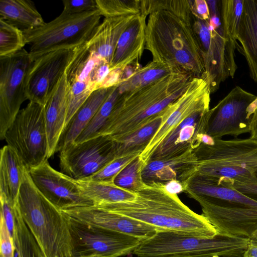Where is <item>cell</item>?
I'll return each mask as SVG.
<instances>
[{
    "mask_svg": "<svg viewBox=\"0 0 257 257\" xmlns=\"http://www.w3.org/2000/svg\"><path fill=\"white\" fill-rule=\"evenodd\" d=\"M145 30V49L170 72L208 78L193 27L189 1H153Z\"/></svg>",
    "mask_w": 257,
    "mask_h": 257,
    "instance_id": "cell-1",
    "label": "cell"
},
{
    "mask_svg": "<svg viewBox=\"0 0 257 257\" xmlns=\"http://www.w3.org/2000/svg\"><path fill=\"white\" fill-rule=\"evenodd\" d=\"M135 192L133 200L96 205L154 226L161 231L201 238H212L217 234L205 217L190 209L177 194L168 192L164 183H145Z\"/></svg>",
    "mask_w": 257,
    "mask_h": 257,
    "instance_id": "cell-2",
    "label": "cell"
},
{
    "mask_svg": "<svg viewBox=\"0 0 257 257\" xmlns=\"http://www.w3.org/2000/svg\"><path fill=\"white\" fill-rule=\"evenodd\" d=\"M192 78L188 74L170 72L119 94L100 136L115 143L122 141L179 98Z\"/></svg>",
    "mask_w": 257,
    "mask_h": 257,
    "instance_id": "cell-3",
    "label": "cell"
},
{
    "mask_svg": "<svg viewBox=\"0 0 257 257\" xmlns=\"http://www.w3.org/2000/svg\"><path fill=\"white\" fill-rule=\"evenodd\" d=\"M16 205L45 257H72L68 220L34 184L29 171Z\"/></svg>",
    "mask_w": 257,
    "mask_h": 257,
    "instance_id": "cell-4",
    "label": "cell"
},
{
    "mask_svg": "<svg viewBox=\"0 0 257 257\" xmlns=\"http://www.w3.org/2000/svg\"><path fill=\"white\" fill-rule=\"evenodd\" d=\"M193 151L198 160L195 174L234 183H257V141L213 139Z\"/></svg>",
    "mask_w": 257,
    "mask_h": 257,
    "instance_id": "cell-5",
    "label": "cell"
},
{
    "mask_svg": "<svg viewBox=\"0 0 257 257\" xmlns=\"http://www.w3.org/2000/svg\"><path fill=\"white\" fill-rule=\"evenodd\" d=\"M249 238L217 234L201 238L172 231H158L143 240L133 253L137 257H177L215 254L242 256Z\"/></svg>",
    "mask_w": 257,
    "mask_h": 257,
    "instance_id": "cell-6",
    "label": "cell"
},
{
    "mask_svg": "<svg viewBox=\"0 0 257 257\" xmlns=\"http://www.w3.org/2000/svg\"><path fill=\"white\" fill-rule=\"evenodd\" d=\"M101 17L98 10L76 14L62 12L41 26L23 31L31 59L33 61L52 51L83 45L100 24Z\"/></svg>",
    "mask_w": 257,
    "mask_h": 257,
    "instance_id": "cell-7",
    "label": "cell"
},
{
    "mask_svg": "<svg viewBox=\"0 0 257 257\" xmlns=\"http://www.w3.org/2000/svg\"><path fill=\"white\" fill-rule=\"evenodd\" d=\"M4 140L29 170L48 158L44 106L29 102L20 110L7 131Z\"/></svg>",
    "mask_w": 257,
    "mask_h": 257,
    "instance_id": "cell-8",
    "label": "cell"
},
{
    "mask_svg": "<svg viewBox=\"0 0 257 257\" xmlns=\"http://www.w3.org/2000/svg\"><path fill=\"white\" fill-rule=\"evenodd\" d=\"M66 216L71 236L72 257L124 256L133 253L143 240Z\"/></svg>",
    "mask_w": 257,
    "mask_h": 257,
    "instance_id": "cell-9",
    "label": "cell"
},
{
    "mask_svg": "<svg viewBox=\"0 0 257 257\" xmlns=\"http://www.w3.org/2000/svg\"><path fill=\"white\" fill-rule=\"evenodd\" d=\"M193 19L212 93L226 79L233 78L237 69L234 52L238 43L224 35L222 25L214 28L209 20L202 21L193 15Z\"/></svg>",
    "mask_w": 257,
    "mask_h": 257,
    "instance_id": "cell-10",
    "label": "cell"
},
{
    "mask_svg": "<svg viewBox=\"0 0 257 257\" xmlns=\"http://www.w3.org/2000/svg\"><path fill=\"white\" fill-rule=\"evenodd\" d=\"M33 61L24 48L16 53L0 57V139L5 134L28 100L26 79Z\"/></svg>",
    "mask_w": 257,
    "mask_h": 257,
    "instance_id": "cell-11",
    "label": "cell"
},
{
    "mask_svg": "<svg viewBox=\"0 0 257 257\" xmlns=\"http://www.w3.org/2000/svg\"><path fill=\"white\" fill-rule=\"evenodd\" d=\"M210 84L207 78H193L181 95L167 107L161 125L139 157L144 166L167 135L192 114L210 109Z\"/></svg>",
    "mask_w": 257,
    "mask_h": 257,
    "instance_id": "cell-12",
    "label": "cell"
},
{
    "mask_svg": "<svg viewBox=\"0 0 257 257\" xmlns=\"http://www.w3.org/2000/svg\"><path fill=\"white\" fill-rule=\"evenodd\" d=\"M256 98L238 86L234 87L210 109L206 134L213 139H220L250 133L253 103Z\"/></svg>",
    "mask_w": 257,
    "mask_h": 257,
    "instance_id": "cell-13",
    "label": "cell"
},
{
    "mask_svg": "<svg viewBox=\"0 0 257 257\" xmlns=\"http://www.w3.org/2000/svg\"><path fill=\"white\" fill-rule=\"evenodd\" d=\"M59 153L61 172L76 180L90 177L116 158L115 142L105 136L74 143Z\"/></svg>",
    "mask_w": 257,
    "mask_h": 257,
    "instance_id": "cell-14",
    "label": "cell"
},
{
    "mask_svg": "<svg viewBox=\"0 0 257 257\" xmlns=\"http://www.w3.org/2000/svg\"><path fill=\"white\" fill-rule=\"evenodd\" d=\"M78 48L52 51L33 61L26 79V92L29 102L45 106Z\"/></svg>",
    "mask_w": 257,
    "mask_h": 257,
    "instance_id": "cell-15",
    "label": "cell"
},
{
    "mask_svg": "<svg viewBox=\"0 0 257 257\" xmlns=\"http://www.w3.org/2000/svg\"><path fill=\"white\" fill-rule=\"evenodd\" d=\"M29 173L39 191L60 210L94 204L83 194L76 180L54 169L48 160Z\"/></svg>",
    "mask_w": 257,
    "mask_h": 257,
    "instance_id": "cell-16",
    "label": "cell"
},
{
    "mask_svg": "<svg viewBox=\"0 0 257 257\" xmlns=\"http://www.w3.org/2000/svg\"><path fill=\"white\" fill-rule=\"evenodd\" d=\"M189 197L199 203L202 214L214 227L217 234L250 238L257 230V208L225 207L203 197Z\"/></svg>",
    "mask_w": 257,
    "mask_h": 257,
    "instance_id": "cell-17",
    "label": "cell"
},
{
    "mask_svg": "<svg viewBox=\"0 0 257 257\" xmlns=\"http://www.w3.org/2000/svg\"><path fill=\"white\" fill-rule=\"evenodd\" d=\"M61 211L77 221L133 236L143 240L161 231L154 226L108 211L96 205L73 207Z\"/></svg>",
    "mask_w": 257,
    "mask_h": 257,
    "instance_id": "cell-18",
    "label": "cell"
},
{
    "mask_svg": "<svg viewBox=\"0 0 257 257\" xmlns=\"http://www.w3.org/2000/svg\"><path fill=\"white\" fill-rule=\"evenodd\" d=\"M210 115V109L195 112L183 119L164 138L149 161L194 150L200 144L202 137L206 134Z\"/></svg>",
    "mask_w": 257,
    "mask_h": 257,
    "instance_id": "cell-19",
    "label": "cell"
},
{
    "mask_svg": "<svg viewBox=\"0 0 257 257\" xmlns=\"http://www.w3.org/2000/svg\"><path fill=\"white\" fill-rule=\"evenodd\" d=\"M198 160L193 150L169 158L149 161L143 167L142 178L146 184H165L177 180L183 184L196 172Z\"/></svg>",
    "mask_w": 257,
    "mask_h": 257,
    "instance_id": "cell-20",
    "label": "cell"
},
{
    "mask_svg": "<svg viewBox=\"0 0 257 257\" xmlns=\"http://www.w3.org/2000/svg\"><path fill=\"white\" fill-rule=\"evenodd\" d=\"M139 14L104 18L84 45L110 65L120 36Z\"/></svg>",
    "mask_w": 257,
    "mask_h": 257,
    "instance_id": "cell-21",
    "label": "cell"
},
{
    "mask_svg": "<svg viewBox=\"0 0 257 257\" xmlns=\"http://www.w3.org/2000/svg\"><path fill=\"white\" fill-rule=\"evenodd\" d=\"M69 86L65 72L44 106L48 158L56 152L66 125Z\"/></svg>",
    "mask_w": 257,
    "mask_h": 257,
    "instance_id": "cell-22",
    "label": "cell"
},
{
    "mask_svg": "<svg viewBox=\"0 0 257 257\" xmlns=\"http://www.w3.org/2000/svg\"><path fill=\"white\" fill-rule=\"evenodd\" d=\"M147 17L141 12L122 33L110 65L111 70L122 71L127 66L139 63L145 48Z\"/></svg>",
    "mask_w": 257,
    "mask_h": 257,
    "instance_id": "cell-23",
    "label": "cell"
},
{
    "mask_svg": "<svg viewBox=\"0 0 257 257\" xmlns=\"http://www.w3.org/2000/svg\"><path fill=\"white\" fill-rule=\"evenodd\" d=\"M237 48L245 57L251 78L257 82V0H244Z\"/></svg>",
    "mask_w": 257,
    "mask_h": 257,
    "instance_id": "cell-24",
    "label": "cell"
},
{
    "mask_svg": "<svg viewBox=\"0 0 257 257\" xmlns=\"http://www.w3.org/2000/svg\"><path fill=\"white\" fill-rule=\"evenodd\" d=\"M28 171L15 151L7 145L4 146L0 151V197L15 205Z\"/></svg>",
    "mask_w": 257,
    "mask_h": 257,
    "instance_id": "cell-25",
    "label": "cell"
},
{
    "mask_svg": "<svg viewBox=\"0 0 257 257\" xmlns=\"http://www.w3.org/2000/svg\"><path fill=\"white\" fill-rule=\"evenodd\" d=\"M113 87L94 91L69 121L60 138L56 152L74 143L91 121Z\"/></svg>",
    "mask_w": 257,
    "mask_h": 257,
    "instance_id": "cell-26",
    "label": "cell"
},
{
    "mask_svg": "<svg viewBox=\"0 0 257 257\" xmlns=\"http://www.w3.org/2000/svg\"><path fill=\"white\" fill-rule=\"evenodd\" d=\"M0 19L23 31L45 23L34 3L29 0H1Z\"/></svg>",
    "mask_w": 257,
    "mask_h": 257,
    "instance_id": "cell-27",
    "label": "cell"
},
{
    "mask_svg": "<svg viewBox=\"0 0 257 257\" xmlns=\"http://www.w3.org/2000/svg\"><path fill=\"white\" fill-rule=\"evenodd\" d=\"M83 194L97 205L133 200L135 192L120 188L113 183L94 182L87 180H76Z\"/></svg>",
    "mask_w": 257,
    "mask_h": 257,
    "instance_id": "cell-28",
    "label": "cell"
},
{
    "mask_svg": "<svg viewBox=\"0 0 257 257\" xmlns=\"http://www.w3.org/2000/svg\"><path fill=\"white\" fill-rule=\"evenodd\" d=\"M167 107L122 141L115 142L116 158L136 151H143L161 125L167 113Z\"/></svg>",
    "mask_w": 257,
    "mask_h": 257,
    "instance_id": "cell-29",
    "label": "cell"
},
{
    "mask_svg": "<svg viewBox=\"0 0 257 257\" xmlns=\"http://www.w3.org/2000/svg\"><path fill=\"white\" fill-rule=\"evenodd\" d=\"M13 238L20 257H45L34 235L24 222L16 205L14 207Z\"/></svg>",
    "mask_w": 257,
    "mask_h": 257,
    "instance_id": "cell-30",
    "label": "cell"
},
{
    "mask_svg": "<svg viewBox=\"0 0 257 257\" xmlns=\"http://www.w3.org/2000/svg\"><path fill=\"white\" fill-rule=\"evenodd\" d=\"M119 95V93L117 86L113 87L91 121L74 143H81L100 136Z\"/></svg>",
    "mask_w": 257,
    "mask_h": 257,
    "instance_id": "cell-31",
    "label": "cell"
},
{
    "mask_svg": "<svg viewBox=\"0 0 257 257\" xmlns=\"http://www.w3.org/2000/svg\"><path fill=\"white\" fill-rule=\"evenodd\" d=\"M244 0L221 1L220 14L224 35L234 41L242 13Z\"/></svg>",
    "mask_w": 257,
    "mask_h": 257,
    "instance_id": "cell-32",
    "label": "cell"
},
{
    "mask_svg": "<svg viewBox=\"0 0 257 257\" xmlns=\"http://www.w3.org/2000/svg\"><path fill=\"white\" fill-rule=\"evenodd\" d=\"M170 72L165 67L152 61L142 68L127 80L117 86L119 94L151 83Z\"/></svg>",
    "mask_w": 257,
    "mask_h": 257,
    "instance_id": "cell-33",
    "label": "cell"
},
{
    "mask_svg": "<svg viewBox=\"0 0 257 257\" xmlns=\"http://www.w3.org/2000/svg\"><path fill=\"white\" fill-rule=\"evenodd\" d=\"M26 44L23 31L0 19V57L16 53Z\"/></svg>",
    "mask_w": 257,
    "mask_h": 257,
    "instance_id": "cell-34",
    "label": "cell"
},
{
    "mask_svg": "<svg viewBox=\"0 0 257 257\" xmlns=\"http://www.w3.org/2000/svg\"><path fill=\"white\" fill-rule=\"evenodd\" d=\"M139 156L126 166L116 176L113 180L114 185L136 192L145 184L142 175L144 164Z\"/></svg>",
    "mask_w": 257,
    "mask_h": 257,
    "instance_id": "cell-35",
    "label": "cell"
},
{
    "mask_svg": "<svg viewBox=\"0 0 257 257\" xmlns=\"http://www.w3.org/2000/svg\"><path fill=\"white\" fill-rule=\"evenodd\" d=\"M142 152L141 150L136 151L116 157L98 172L85 180L98 183H113L116 176L126 166L139 157Z\"/></svg>",
    "mask_w": 257,
    "mask_h": 257,
    "instance_id": "cell-36",
    "label": "cell"
},
{
    "mask_svg": "<svg viewBox=\"0 0 257 257\" xmlns=\"http://www.w3.org/2000/svg\"><path fill=\"white\" fill-rule=\"evenodd\" d=\"M68 83L69 86L66 125L91 94L96 90L94 86L89 82L75 80Z\"/></svg>",
    "mask_w": 257,
    "mask_h": 257,
    "instance_id": "cell-37",
    "label": "cell"
},
{
    "mask_svg": "<svg viewBox=\"0 0 257 257\" xmlns=\"http://www.w3.org/2000/svg\"><path fill=\"white\" fill-rule=\"evenodd\" d=\"M98 10L104 18L141 13L140 1L96 0Z\"/></svg>",
    "mask_w": 257,
    "mask_h": 257,
    "instance_id": "cell-38",
    "label": "cell"
},
{
    "mask_svg": "<svg viewBox=\"0 0 257 257\" xmlns=\"http://www.w3.org/2000/svg\"><path fill=\"white\" fill-rule=\"evenodd\" d=\"M14 240L8 230L4 217H0V257H15Z\"/></svg>",
    "mask_w": 257,
    "mask_h": 257,
    "instance_id": "cell-39",
    "label": "cell"
},
{
    "mask_svg": "<svg viewBox=\"0 0 257 257\" xmlns=\"http://www.w3.org/2000/svg\"><path fill=\"white\" fill-rule=\"evenodd\" d=\"M63 13L80 14L98 10L96 0H63Z\"/></svg>",
    "mask_w": 257,
    "mask_h": 257,
    "instance_id": "cell-40",
    "label": "cell"
},
{
    "mask_svg": "<svg viewBox=\"0 0 257 257\" xmlns=\"http://www.w3.org/2000/svg\"><path fill=\"white\" fill-rule=\"evenodd\" d=\"M0 202L1 215L4 217L10 233L13 237L14 227V207L15 205L10 204L2 197H0Z\"/></svg>",
    "mask_w": 257,
    "mask_h": 257,
    "instance_id": "cell-41",
    "label": "cell"
},
{
    "mask_svg": "<svg viewBox=\"0 0 257 257\" xmlns=\"http://www.w3.org/2000/svg\"><path fill=\"white\" fill-rule=\"evenodd\" d=\"M189 1L192 14L195 18L205 21L210 20V12L206 1Z\"/></svg>",
    "mask_w": 257,
    "mask_h": 257,
    "instance_id": "cell-42",
    "label": "cell"
},
{
    "mask_svg": "<svg viewBox=\"0 0 257 257\" xmlns=\"http://www.w3.org/2000/svg\"><path fill=\"white\" fill-rule=\"evenodd\" d=\"M231 185L237 190L257 201V183L244 184L231 183Z\"/></svg>",
    "mask_w": 257,
    "mask_h": 257,
    "instance_id": "cell-43",
    "label": "cell"
},
{
    "mask_svg": "<svg viewBox=\"0 0 257 257\" xmlns=\"http://www.w3.org/2000/svg\"><path fill=\"white\" fill-rule=\"evenodd\" d=\"M253 112L250 123V139L257 141V96L253 101Z\"/></svg>",
    "mask_w": 257,
    "mask_h": 257,
    "instance_id": "cell-44",
    "label": "cell"
},
{
    "mask_svg": "<svg viewBox=\"0 0 257 257\" xmlns=\"http://www.w3.org/2000/svg\"><path fill=\"white\" fill-rule=\"evenodd\" d=\"M167 190L171 193L177 194L184 191L183 185L177 180H171L165 184Z\"/></svg>",
    "mask_w": 257,
    "mask_h": 257,
    "instance_id": "cell-45",
    "label": "cell"
},
{
    "mask_svg": "<svg viewBox=\"0 0 257 257\" xmlns=\"http://www.w3.org/2000/svg\"><path fill=\"white\" fill-rule=\"evenodd\" d=\"M242 257H257V239L249 238Z\"/></svg>",
    "mask_w": 257,
    "mask_h": 257,
    "instance_id": "cell-46",
    "label": "cell"
},
{
    "mask_svg": "<svg viewBox=\"0 0 257 257\" xmlns=\"http://www.w3.org/2000/svg\"><path fill=\"white\" fill-rule=\"evenodd\" d=\"M177 257H242V256H222L215 254H198V255H189Z\"/></svg>",
    "mask_w": 257,
    "mask_h": 257,
    "instance_id": "cell-47",
    "label": "cell"
},
{
    "mask_svg": "<svg viewBox=\"0 0 257 257\" xmlns=\"http://www.w3.org/2000/svg\"><path fill=\"white\" fill-rule=\"evenodd\" d=\"M250 238H255L257 239V230L253 233L252 236Z\"/></svg>",
    "mask_w": 257,
    "mask_h": 257,
    "instance_id": "cell-48",
    "label": "cell"
},
{
    "mask_svg": "<svg viewBox=\"0 0 257 257\" xmlns=\"http://www.w3.org/2000/svg\"><path fill=\"white\" fill-rule=\"evenodd\" d=\"M15 257H20L19 254L16 250H15Z\"/></svg>",
    "mask_w": 257,
    "mask_h": 257,
    "instance_id": "cell-49",
    "label": "cell"
}]
</instances>
